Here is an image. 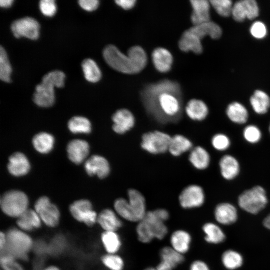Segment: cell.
I'll use <instances>...</instances> for the list:
<instances>
[{
  "mask_svg": "<svg viewBox=\"0 0 270 270\" xmlns=\"http://www.w3.org/2000/svg\"><path fill=\"white\" fill-rule=\"evenodd\" d=\"M16 223L22 230L30 232L41 226L42 220L35 210H28L18 218Z\"/></svg>",
  "mask_w": 270,
  "mask_h": 270,
  "instance_id": "cell-29",
  "label": "cell"
},
{
  "mask_svg": "<svg viewBox=\"0 0 270 270\" xmlns=\"http://www.w3.org/2000/svg\"><path fill=\"white\" fill-rule=\"evenodd\" d=\"M40 28L37 20L30 17L18 20L14 22L11 26L12 32L16 38L25 37L32 40L38 38Z\"/></svg>",
  "mask_w": 270,
  "mask_h": 270,
  "instance_id": "cell-11",
  "label": "cell"
},
{
  "mask_svg": "<svg viewBox=\"0 0 270 270\" xmlns=\"http://www.w3.org/2000/svg\"><path fill=\"white\" fill-rule=\"evenodd\" d=\"M6 242V234L1 232L0 234V249L2 251L4 248Z\"/></svg>",
  "mask_w": 270,
  "mask_h": 270,
  "instance_id": "cell-52",
  "label": "cell"
},
{
  "mask_svg": "<svg viewBox=\"0 0 270 270\" xmlns=\"http://www.w3.org/2000/svg\"><path fill=\"white\" fill-rule=\"evenodd\" d=\"M192 242L190 233L183 230L174 231L170 236V246L178 253L184 255L188 252Z\"/></svg>",
  "mask_w": 270,
  "mask_h": 270,
  "instance_id": "cell-22",
  "label": "cell"
},
{
  "mask_svg": "<svg viewBox=\"0 0 270 270\" xmlns=\"http://www.w3.org/2000/svg\"><path fill=\"white\" fill-rule=\"evenodd\" d=\"M190 270H210V268L204 262L198 260L192 263Z\"/></svg>",
  "mask_w": 270,
  "mask_h": 270,
  "instance_id": "cell-51",
  "label": "cell"
},
{
  "mask_svg": "<svg viewBox=\"0 0 270 270\" xmlns=\"http://www.w3.org/2000/svg\"><path fill=\"white\" fill-rule=\"evenodd\" d=\"M250 32L254 38L258 39L264 38L267 34L266 26L260 22L254 23L250 28Z\"/></svg>",
  "mask_w": 270,
  "mask_h": 270,
  "instance_id": "cell-48",
  "label": "cell"
},
{
  "mask_svg": "<svg viewBox=\"0 0 270 270\" xmlns=\"http://www.w3.org/2000/svg\"><path fill=\"white\" fill-rule=\"evenodd\" d=\"M104 265L110 270H124V261L119 255L108 254L102 258Z\"/></svg>",
  "mask_w": 270,
  "mask_h": 270,
  "instance_id": "cell-42",
  "label": "cell"
},
{
  "mask_svg": "<svg viewBox=\"0 0 270 270\" xmlns=\"http://www.w3.org/2000/svg\"><path fill=\"white\" fill-rule=\"evenodd\" d=\"M78 3L84 10L92 12L98 8L100 2L98 0H80L78 1Z\"/></svg>",
  "mask_w": 270,
  "mask_h": 270,
  "instance_id": "cell-49",
  "label": "cell"
},
{
  "mask_svg": "<svg viewBox=\"0 0 270 270\" xmlns=\"http://www.w3.org/2000/svg\"><path fill=\"white\" fill-rule=\"evenodd\" d=\"M28 196L20 191H10L1 198L2 210L6 215L12 218H18L28 210Z\"/></svg>",
  "mask_w": 270,
  "mask_h": 270,
  "instance_id": "cell-6",
  "label": "cell"
},
{
  "mask_svg": "<svg viewBox=\"0 0 270 270\" xmlns=\"http://www.w3.org/2000/svg\"><path fill=\"white\" fill-rule=\"evenodd\" d=\"M82 66L84 77L88 82L96 83L100 80L102 72L94 60L86 59L82 62Z\"/></svg>",
  "mask_w": 270,
  "mask_h": 270,
  "instance_id": "cell-37",
  "label": "cell"
},
{
  "mask_svg": "<svg viewBox=\"0 0 270 270\" xmlns=\"http://www.w3.org/2000/svg\"><path fill=\"white\" fill-rule=\"evenodd\" d=\"M244 136L248 142L256 144L260 141L262 134L258 127L254 125H250L244 128Z\"/></svg>",
  "mask_w": 270,
  "mask_h": 270,
  "instance_id": "cell-44",
  "label": "cell"
},
{
  "mask_svg": "<svg viewBox=\"0 0 270 270\" xmlns=\"http://www.w3.org/2000/svg\"><path fill=\"white\" fill-rule=\"evenodd\" d=\"M176 82L162 80L146 86L141 96L148 112L162 122L176 120L182 111V92Z\"/></svg>",
  "mask_w": 270,
  "mask_h": 270,
  "instance_id": "cell-1",
  "label": "cell"
},
{
  "mask_svg": "<svg viewBox=\"0 0 270 270\" xmlns=\"http://www.w3.org/2000/svg\"><path fill=\"white\" fill-rule=\"evenodd\" d=\"M210 4L217 13L223 17H229L232 14V2L230 0H212Z\"/></svg>",
  "mask_w": 270,
  "mask_h": 270,
  "instance_id": "cell-43",
  "label": "cell"
},
{
  "mask_svg": "<svg viewBox=\"0 0 270 270\" xmlns=\"http://www.w3.org/2000/svg\"><path fill=\"white\" fill-rule=\"evenodd\" d=\"M192 149V142L184 136L178 134L172 138L168 152L173 156H179Z\"/></svg>",
  "mask_w": 270,
  "mask_h": 270,
  "instance_id": "cell-31",
  "label": "cell"
},
{
  "mask_svg": "<svg viewBox=\"0 0 270 270\" xmlns=\"http://www.w3.org/2000/svg\"><path fill=\"white\" fill-rule=\"evenodd\" d=\"M190 2L192 8L191 20L194 26L210 22V2L207 0H192Z\"/></svg>",
  "mask_w": 270,
  "mask_h": 270,
  "instance_id": "cell-17",
  "label": "cell"
},
{
  "mask_svg": "<svg viewBox=\"0 0 270 270\" xmlns=\"http://www.w3.org/2000/svg\"><path fill=\"white\" fill-rule=\"evenodd\" d=\"M202 230L206 234L205 240L208 243L219 244L225 239V235L222 230L213 223L206 224Z\"/></svg>",
  "mask_w": 270,
  "mask_h": 270,
  "instance_id": "cell-38",
  "label": "cell"
},
{
  "mask_svg": "<svg viewBox=\"0 0 270 270\" xmlns=\"http://www.w3.org/2000/svg\"><path fill=\"white\" fill-rule=\"evenodd\" d=\"M6 236V244L1 251V254L10 255L16 259L26 260L28 253L33 246L32 238L26 234L16 228L10 230Z\"/></svg>",
  "mask_w": 270,
  "mask_h": 270,
  "instance_id": "cell-5",
  "label": "cell"
},
{
  "mask_svg": "<svg viewBox=\"0 0 270 270\" xmlns=\"http://www.w3.org/2000/svg\"><path fill=\"white\" fill-rule=\"evenodd\" d=\"M215 218L216 220L222 224H230L234 223L238 218L236 208L228 203L218 204L216 208Z\"/></svg>",
  "mask_w": 270,
  "mask_h": 270,
  "instance_id": "cell-27",
  "label": "cell"
},
{
  "mask_svg": "<svg viewBox=\"0 0 270 270\" xmlns=\"http://www.w3.org/2000/svg\"><path fill=\"white\" fill-rule=\"evenodd\" d=\"M44 270H60L58 268L55 266H50L44 268Z\"/></svg>",
  "mask_w": 270,
  "mask_h": 270,
  "instance_id": "cell-55",
  "label": "cell"
},
{
  "mask_svg": "<svg viewBox=\"0 0 270 270\" xmlns=\"http://www.w3.org/2000/svg\"><path fill=\"white\" fill-rule=\"evenodd\" d=\"M35 211L41 220L48 227L55 228L59 224L60 212L57 206L50 202L46 196L37 200L34 205Z\"/></svg>",
  "mask_w": 270,
  "mask_h": 270,
  "instance_id": "cell-9",
  "label": "cell"
},
{
  "mask_svg": "<svg viewBox=\"0 0 270 270\" xmlns=\"http://www.w3.org/2000/svg\"><path fill=\"white\" fill-rule=\"evenodd\" d=\"M222 261L226 268L233 270L242 266L243 258L239 253L230 250L226 251L223 254Z\"/></svg>",
  "mask_w": 270,
  "mask_h": 270,
  "instance_id": "cell-40",
  "label": "cell"
},
{
  "mask_svg": "<svg viewBox=\"0 0 270 270\" xmlns=\"http://www.w3.org/2000/svg\"><path fill=\"white\" fill-rule=\"evenodd\" d=\"M65 74L59 70L51 72L45 75L42 82L36 88L33 100L39 106L48 108L54 103V88H61L64 85Z\"/></svg>",
  "mask_w": 270,
  "mask_h": 270,
  "instance_id": "cell-3",
  "label": "cell"
},
{
  "mask_svg": "<svg viewBox=\"0 0 270 270\" xmlns=\"http://www.w3.org/2000/svg\"><path fill=\"white\" fill-rule=\"evenodd\" d=\"M40 8L46 16H53L56 12V6L54 0H42L40 2Z\"/></svg>",
  "mask_w": 270,
  "mask_h": 270,
  "instance_id": "cell-47",
  "label": "cell"
},
{
  "mask_svg": "<svg viewBox=\"0 0 270 270\" xmlns=\"http://www.w3.org/2000/svg\"><path fill=\"white\" fill-rule=\"evenodd\" d=\"M269 130H270V127H269Z\"/></svg>",
  "mask_w": 270,
  "mask_h": 270,
  "instance_id": "cell-57",
  "label": "cell"
},
{
  "mask_svg": "<svg viewBox=\"0 0 270 270\" xmlns=\"http://www.w3.org/2000/svg\"><path fill=\"white\" fill-rule=\"evenodd\" d=\"M172 138L169 134L160 131L147 132L142 136L141 146L151 154H164L168 151Z\"/></svg>",
  "mask_w": 270,
  "mask_h": 270,
  "instance_id": "cell-8",
  "label": "cell"
},
{
  "mask_svg": "<svg viewBox=\"0 0 270 270\" xmlns=\"http://www.w3.org/2000/svg\"><path fill=\"white\" fill-rule=\"evenodd\" d=\"M160 256V262L156 267L158 270H174L185 260L184 255L178 253L171 246L162 248Z\"/></svg>",
  "mask_w": 270,
  "mask_h": 270,
  "instance_id": "cell-14",
  "label": "cell"
},
{
  "mask_svg": "<svg viewBox=\"0 0 270 270\" xmlns=\"http://www.w3.org/2000/svg\"><path fill=\"white\" fill-rule=\"evenodd\" d=\"M204 192L200 186L193 184L186 188L179 196V202L184 209L201 206L204 202Z\"/></svg>",
  "mask_w": 270,
  "mask_h": 270,
  "instance_id": "cell-12",
  "label": "cell"
},
{
  "mask_svg": "<svg viewBox=\"0 0 270 270\" xmlns=\"http://www.w3.org/2000/svg\"><path fill=\"white\" fill-rule=\"evenodd\" d=\"M70 210L76 220L88 226L92 227L97 222L98 215L93 210L92 204L88 200H82L74 202L70 205Z\"/></svg>",
  "mask_w": 270,
  "mask_h": 270,
  "instance_id": "cell-10",
  "label": "cell"
},
{
  "mask_svg": "<svg viewBox=\"0 0 270 270\" xmlns=\"http://www.w3.org/2000/svg\"><path fill=\"white\" fill-rule=\"evenodd\" d=\"M238 202L242 210L252 214H256L268 204L266 192L262 187L256 186L241 194Z\"/></svg>",
  "mask_w": 270,
  "mask_h": 270,
  "instance_id": "cell-7",
  "label": "cell"
},
{
  "mask_svg": "<svg viewBox=\"0 0 270 270\" xmlns=\"http://www.w3.org/2000/svg\"><path fill=\"white\" fill-rule=\"evenodd\" d=\"M259 8L254 0H243L236 2L233 6L232 16L238 22L246 18L252 20L259 15Z\"/></svg>",
  "mask_w": 270,
  "mask_h": 270,
  "instance_id": "cell-13",
  "label": "cell"
},
{
  "mask_svg": "<svg viewBox=\"0 0 270 270\" xmlns=\"http://www.w3.org/2000/svg\"><path fill=\"white\" fill-rule=\"evenodd\" d=\"M222 176L226 180H232L240 173V166L238 160L230 155L224 156L220 162Z\"/></svg>",
  "mask_w": 270,
  "mask_h": 270,
  "instance_id": "cell-26",
  "label": "cell"
},
{
  "mask_svg": "<svg viewBox=\"0 0 270 270\" xmlns=\"http://www.w3.org/2000/svg\"><path fill=\"white\" fill-rule=\"evenodd\" d=\"M165 222L158 216L155 210L147 212L136 228L138 240L142 243L148 244L154 238L163 240L168 233Z\"/></svg>",
  "mask_w": 270,
  "mask_h": 270,
  "instance_id": "cell-4",
  "label": "cell"
},
{
  "mask_svg": "<svg viewBox=\"0 0 270 270\" xmlns=\"http://www.w3.org/2000/svg\"><path fill=\"white\" fill-rule=\"evenodd\" d=\"M185 111L188 116L195 121L204 120L208 114V108L202 100L193 99L187 104Z\"/></svg>",
  "mask_w": 270,
  "mask_h": 270,
  "instance_id": "cell-28",
  "label": "cell"
},
{
  "mask_svg": "<svg viewBox=\"0 0 270 270\" xmlns=\"http://www.w3.org/2000/svg\"><path fill=\"white\" fill-rule=\"evenodd\" d=\"M0 265L4 270H24L16 258L10 255L0 254Z\"/></svg>",
  "mask_w": 270,
  "mask_h": 270,
  "instance_id": "cell-46",
  "label": "cell"
},
{
  "mask_svg": "<svg viewBox=\"0 0 270 270\" xmlns=\"http://www.w3.org/2000/svg\"><path fill=\"white\" fill-rule=\"evenodd\" d=\"M114 211L123 220L132 222H138L128 199L120 198L114 203Z\"/></svg>",
  "mask_w": 270,
  "mask_h": 270,
  "instance_id": "cell-35",
  "label": "cell"
},
{
  "mask_svg": "<svg viewBox=\"0 0 270 270\" xmlns=\"http://www.w3.org/2000/svg\"><path fill=\"white\" fill-rule=\"evenodd\" d=\"M32 143L38 152L44 154H48L53 148L54 138L49 134L42 132L34 136Z\"/></svg>",
  "mask_w": 270,
  "mask_h": 270,
  "instance_id": "cell-36",
  "label": "cell"
},
{
  "mask_svg": "<svg viewBox=\"0 0 270 270\" xmlns=\"http://www.w3.org/2000/svg\"><path fill=\"white\" fill-rule=\"evenodd\" d=\"M13 2L12 0H1L0 6L2 8H8L12 6Z\"/></svg>",
  "mask_w": 270,
  "mask_h": 270,
  "instance_id": "cell-53",
  "label": "cell"
},
{
  "mask_svg": "<svg viewBox=\"0 0 270 270\" xmlns=\"http://www.w3.org/2000/svg\"><path fill=\"white\" fill-rule=\"evenodd\" d=\"M212 146L218 151H224L228 150L230 145V138L226 135L218 134L214 136L212 140Z\"/></svg>",
  "mask_w": 270,
  "mask_h": 270,
  "instance_id": "cell-45",
  "label": "cell"
},
{
  "mask_svg": "<svg viewBox=\"0 0 270 270\" xmlns=\"http://www.w3.org/2000/svg\"><path fill=\"white\" fill-rule=\"evenodd\" d=\"M12 69L5 50L0 47V78L6 82H10Z\"/></svg>",
  "mask_w": 270,
  "mask_h": 270,
  "instance_id": "cell-41",
  "label": "cell"
},
{
  "mask_svg": "<svg viewBox=\"0 0 270 270\" xmlns=\"http://www.w3.org/2000/svg\"><path fill=\"white\" fill-rule=\"evenodd\" d=\"M128 195V202L140 222L148 212L145 198L140 192L134 189L130 190Z\"/></svg>",
  "mask_w": 270,
  "mask_h": 270,
  "instance_id": "cell-24",
  "label": "cell"
},
{
  "mask_svg": "<svg viewBox=\"0 0 270 270\" xmlns=\"http://www.w3.org/2000/svg\"><path fill=\"white\" fill-rule=\"evenodd\" d=\"M103 56L109 66L124 74L139 73L146 68L148 63L146 54L140 46L131 48L126 55L116 46L109 45L104 49Z\"/></svg>",
  "mask_w": 270,
  "mask_h": 270,
  "instance_id": "cell-2",
  "label": "cell"
},
{
  "mask_svg": "<svg viewBox=\"0 0 270 270\" xmlns=\"http://www.w3.org/2000/svg\"><path fill=\"white\" fill-rule=\"evenodd\" d=\"M85 169L90 176L96 175L100 178H104L110 173V166L108 161L100 156H93L85 164Z\"/></svg>",
  "mask_w": 270,
  "mask_h": 270,
  "instance_id": "cell-16",
  "label": "cell"
},
{
  "mask_svg": "<svg viewBox=\"0 0 270 270\" xmlns=\"http://www.w3.org/2000/svg\"><path fill=\"white\" fill-rule=\"evenodd\" d=\"M68 127L74 134H88L92 130V125L90 120L82 116L72 118L68 122Z\"/></svg>",
  "mask_w": 270,
  "mask_h": 270,
  "instance_id": "cell-39",
  "label": "cell"
},
{
  "mask_svg": "<svg viewBox=\"0 0 270 270\" xmlns=\"http://www.w3.org/2000/svg\"><path fill=\"white\" fill-rule=\"evenodd\" d=\"M264 226L270 230V214H269L264 220Z\"/></svg>",
  "mask_w": 270,
  "mask_h": 270,
  "instance_id": "cell-54",
  "label": "cell"
},
{
  "mask_svg": "<svg viewBox=\"0 0 270 270\" xmlns=\"http://www.w3.org/2000/svg\"><path fill=\"white\" fill-rule=\"evenodd\" d=\"M152 60L156 69L162 73L170 72L174 61L172 54L162 48H158L153 51Z\"/></svg>",
  "mask_w": 270,
  "mask_h": 270,
  "instance_id": "cell-20",
  "label": "cell"
},
{
  "mask_svg": "<svg viewBox=\"0 0 270 270\" xmlns=\"http://www.w3.org/2000/svg\"><path fill=\"white\" fill-rule=\"evenodd\" d=\"M112 129L119 134H123L132 130L135 125V118L132 113L125 108L117 110L113 115Z\"/></svg>",
  "mask_w": 270,
  "mask_h": 270,
  "instance_id": "cell-15",
  "label": "cell"
},
{
  "mask_svg": "<svg viewBox=\"0 0 270 270\" xmlns=\"http://www.w3.org/2000/svg\"><path fill=\"white\" fill-rule=\"evenodd\" d=\"M101 240L104 248L110 254H116L122 248V242L116 232H104Z\"/></svg>",
  "mask_w": 270,
  "mask_h": 270,
  "instance_id": "cell-32",
  "label": "cell"
},
{
  "mask_svg": "<svg viewBox=\"0 0 270 270\" xmlns=\"http://www.w3.org/2000/svg\"><path fill=\"white\" fill-rule=\"evenodd\" d=\"M97 222L104 232H117L123 225L122 218L114 210L110 208L100 212Z\"/></svg>",
  "mask_w": 270,
  "mask_h": 270,
  "instance_id": "cell-18",
  "label": "cell"
},
{
  "mask_svg": "<svg viewBox=\"0 0 270 270\" xmlns=\"http://www.w3.org/2000/svg\"><path fill=\"white\" fill-rule=\"evenodd\" d=\"M250 102L254 111L259 114L266 113L270 107L269 96L261 90H256L254 92L250 98Z\"/></svg>",
  "mask_w": 270,
  "mask_h": 270,
  "instance_id": "cell-34",
  "label": "cell"
},
{
  "mask_svg": "<svg viewBox=\"0 0 270 270\" xmlns=\"http://www.w3.org/2000/svg\"><path fill=\"white\" fill-rule=\"evenodd\" d=\"M67 152L70 160L76 164L82 163L88 155V144L83 140H74L68 144Z\"/></svg>",
  "mask_w": 270,
  "mask_h": 270,
  "instance_id": "cell-19",
  "label": "cell"
},
{
  "mask_svg": "<svg viewBox=\"0 0 270 270\" xmlns=\"http://www.w3.org/2000/svg\"><path fill=\"white\" fill-rule=\"evenodd\" d=\"M189 30L201 40L206 36H209L212 39H218L222 33L220 27L211 21L202 24L194 26Z\"/></svg>",
  "mask_w": 270,
  "mask_h": 270,
  "instance_id": "cell-25",
  "label": "cell"
},
{
  "mask_svg": "<svg viewBox=\"0 0 270 270\" xmlns=\"http://www.w3.org/2000/svg\"><path fill=\"white\" fill-rule=\"evenodd\" d=\"M180 49L185 52H192L196 54H200L203 51L202 40L189 29L182 36L178 42Z\"/></svg>",
  "mask_w": 270,
  "mask_h": 270,
  "instance_id": "cell-23",
  "label": "cell"
},
{
  "mask_svg": "<svg viewBox=\"0 0 270 270\" xmlns=\"http://www.w3.org/2000/svg\"><path fill=\"white\" fill-rule=\"evenodd\" d=\"M8 170L13 176H20L26 174L30 171V162L23 154L16 152L9 158Z\"/></svg>",
  "mask_w": 270,
  "mask_h": 270,
  "instance_id": "cell-21",
  "label": "cell"
},
{
  "mask_svg": "<svg viewBox=\"0 0 270 270\" xmlns=\"http://www.w3.org/2000/svg\"><path fill=\"white\" fill-rule=\"evenodd\" d=\"M189 160L196 168L204 170L208 166L210 158L208 152L205 148L197 146L191 150Z\"/></svg>",
  "mask_w": 270,
  "mask_h": 270,
  "instance_id": "cell-30",
  "label": "cell"
},
{
  "mask_svg": "<svg viewBox=\"0 0 270 270\" xmlns=\"http://www.w3.org/2000/svg\"><path fill=\"white\" fill-rule=\"evenodd\" d=\"M226 114L232 122L238 124H245L248 118L246 108L242 104L237 102H232L228 106Z\"/></svg>",
  "mask_w": 270,
  "mask_h": 270,
  "instance_id": "cell-33",
  "label": "cell"
},
{
  "mask_svg": "<svg viewBox=\"0 0 270 270\" xmlns=\"http://www.w3.org/2000/svg\"><path fill=\"white\" fill-rule=\"evenodd\" d=\"M116 4L124 10H130L136 6V0H117L115 1Z\"/></svg>",
  "mask_w": 270,
  "mask_h": 270,
  "instance_id": "cell-50",
  "label": "cell"
},
{
  "mask_svg": "<svg viewBox=\"0 0 270 270\" xmlns=\"http://www.w3.org/2000/svg\"><path fill=\"white\" fill-rule=\"evenodd\" d=\"M144 270H158L156 268L148 267L145 268Z\"/></svg>",
  "mask_w": 270,
  "mask_h": 270,
  "instance_id": "cell-56",
  "label": "cell"
}]
</instances>
